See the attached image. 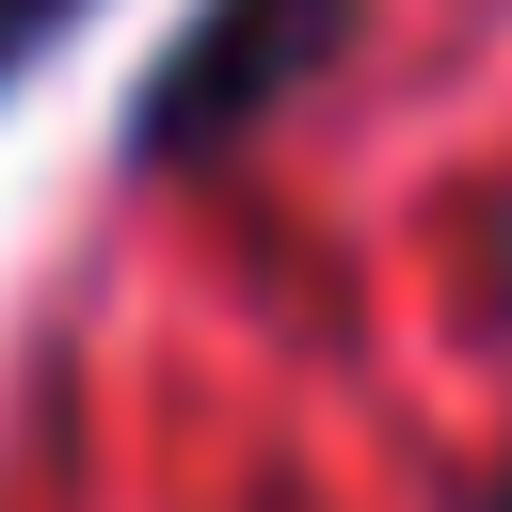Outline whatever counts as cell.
<instances>
[{
	"mask_svg": "<svg viewBox=\"0 0 512 512\" xmlns=\"http://www.w3.org/2000/svg\"><path fill=\"white\" fill-rule=\"evenodd\" d=\"M464 512H512V464H496V480H480V496H464Z\"/></svg>",
	"mask_w": 512,
	"mask_h": 512,
	"instance_id": "cell-3",
	"label": "cell"
},
{
	"mask_svg": "<svg viewBox=\"0 0 512 512\" xmlns=\"http://www.w3.org/2000/svg\"><path fill=\"white\" fill-rule=\"evenodd\" d=\"M64 16H80V0H0V80H16V64H32V48L64 32Z\"/></svg>",
	"mask_w": 512,
	"mask_h": 512,
	"instance_id": "cell-2",
	"label": "cell"
},
{
	"mask_svg": "<svg viewBox=\"0 0 512 512\" xmlns=\"http://www.w3.org/2000/svg\"><path fill=\"white\" fill-rule=\"evenodd\" d=\"M352 32V0H208L192 32H176V64L144 80V112H128V160L160 176V160H208V144H240L320 48Z\"/></svg>",
	"mask_w": 512,
	"mask_h": 512,
	"instance_id": "cell-1",
	"label": "cell"
}]
</instances>
